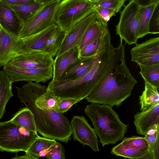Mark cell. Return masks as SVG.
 <instances>
[{"instance_id":"6da1fadb","label":"cell","mask_w":159,"mask_h":159,"mask_svg":"<svg viewBox=\"0 0 159 159\" xmlns=\"http://www.w3.org/2000/svg\"><path fill=\"white\" fill-rule=\"evenodd\" d=\"M123 41L114 48L113 61L110 71L85 98L88 102L112 107L120 106L129 97L136 80L126 64L125 46Z\"/></svg>"},{"instance_id":"7a4b0ae2","label":"cell","mask_w":159,"mask_h":159,"mask_svg":"<svg viewBox=\"0 0 159 159\" xmlns=\"http://www.w3.org/2000/svg\"><path fill=\"white\" fill-rule=\"evenodd\" d=\"M33 82L20 87H16L20 102L33 113L37 131L43 137L67 143L72 134L70 123L62 113L54 109H43L37 106L33 94Z\"/></svg>"},{"instance_id":"3957f363","label":"cell","mask_w":159,"mask_h":159,"mask_svg":"<svg viewBox=\"0 0 159 159\" xmlns=\"http://www.w3.org/2000/svg\"><path fill=\"white\" fill-rule=\"evenodd\" d=\"M111 67L109 60L98 54L88 72L82 77L73 81L52 80L46 88L53 96L72 98L79 102L85 98L97 84L108 73Z\"/></svg>"},{"instance_id":"277c9868","label":"cell","mask_w":159,"mask_h":159,"mask_svg":"<svg viewBox=\"0 0 159 159\" xmlns=\"http://www.w3.org/2000/svg\"><path fill=\"white\" fill-rule=\"evenodd\" d=\"M84 111L91 120L103 147L115 144L124 138L128 125L121 121L111 107L91 103L86 107Z\"/></svg>"},{"instance_id":"5b68a950","label":"cell","mask_w":159,"mask_h":159,"mask_svg":"<svg viewBox=\"0 0 159 159\" xmlns=\"http://www.w3.org/2000/svg\"><path fill=\"white\" fill-rule=\"evenodd\" d=\"M37 132L30 130L10 120L0 122V151L25 152L38 137Z\"/></svg>"},{"instance_id":"8992f818","label":"cell","mask_w":159,"mask_h":159,"mask_svg":"<svg viewBox=\"0 0 159 159\" xmlns=\"http://www.w3.org/2000/svg\"><path fill=\"white\" fill-rule=\"evenodd\" d=\"M95 3L88 0H61L56 11L55 23L64 32L94 12Z\"/></svg>"},{"instance_id":"52a82bcc","label":"cell","mask_w":159,"mask_h":159,"mask_svg":"<svg viewBox=\"0 0 159 159\" xmlns=\"http://www.w3.org/2000/svg\"><path fill=\"white\" fill-rule=\"evenodd\" d=\"M139 6L135 0H131L120 12L119 21L116 26V34L120 41L129 45L136 44L138 38Z\"/></svg>"},{"instance_id":"ba28073f","label":"cell","mask_w":159,"mask_h":159,"mask_svg":"<svg viewBox=\"0 0 159 159\" xmlns=\"http://www.w3.org/2000/svg\"><path fill=\"white\" fill-rule=\"evenodd\" d=\"M61 0L42 5L40 9L24 22L18 39L39 33L55 23V17Z\"/></svg>"},{"instance_id":"9c48e42d","label":"cell","mask_w":159,"mask_h":159,"mask_svg":"<svg viewBox=\"0 0 159 159\" xmlns=\"http://www.w3.org/2000/svg\"><path fill=\"white\" fill-rule=\"evenodd\" d=\"M3 70L8 76L12 83L24 81L45 83L52 78V66L39 68H22L5 65Z\"/></svg>"},{"instance_id":"30bf717a","label":"cell","mask_w":159,"mask_h":159,"mask_svg":"<svg viewBox=\"0 0 159 159\" xmlns=\"http://www.w3.org/2000/svg\"><path fill=\"white\" fill-rule=\"evenodd\" d=\"M122 140L111 149L112 154L126 158L137 159H143L148 153V145L145 137L133 136Z\"/></svg>"},{"instance_id":"8fae6325","label":"cell","mask_w":159,"mask_h":159,"mask_svg":"<svg viewBox=\"0 0 159 159\" xmlns=\"http://www.w3.org/2000/svg\"><path fill=\"white\" fill-rule=\"evenodd\" d=\"M57 25L55 23L39 33L18 39L15 48V56L34 51L48 54L47 41Z\"/></svg>"},{"instance_id":"7c38bea8","label":"cell","mask_w":159,"mask_h":159,"mask_svg":"<svg viewBox=\"0 0 159 159\" xmlns=\"http://www.w3.org/2000/svg\"><path fill=\"white\" fill-rule=\"evenodd\" d=\"M131 61L138 65L159 64V37L151 38L136 44L130 51Z\"/></svg>"},{"instance_id":"4fadbf2b","label":"cell","mask_w":159,"mask_h":159,"mask_svg":"<svg viewBox=\"0 0 159 159\" xmlns=\"http://www.w3.org/2000/svg\"><path fill=\"white\" fill-rule=\"evenodd\" d=\"M74 141H78L84 146L88 145L94 152H99L97 135L94 129L83 116H74L71 121Z\"/></svg>"},{"instance_id":"5bb4252c","label":"cell","mask_w":159,"mask_h":159,"mask_svg":"<svg viewBox=\"0 0 159 159\" xmlns=\"http://www.w3.org/2000/svg\"><path fill=\"white\" fill-rule=\"evenodd\" d=\"M96 20V16L94 12L65 32L63 41L56 56L61 55L75 46H79L86 31Z\"/></svg>"},{"instance_id":"9a60e30c","label":"cell","mask_w":159,"mask_h":159,"mask_svg":"<svg viewBox=\"0 0 159 159\" xmlns=\"http://www.w3.org/2000/svg\"><path fill=\"white\" fill-rule=\"evenodd\" d=\"M53 61L49 54L34 51L17 55L5 65L22 68H39L52 66Z\"/></svg>"},{"instance_id":"2e32d148","label":"cell","mask_w":159,"mask_h":159,"mask_svg":"<svg viewBox=\"0 0 159 159\" xmlns=\"http://www.w3.org/2000/svg\"><path fill=\"white\" fill-rule=\"evenodd\" d=\"M137 132L145 136L156 125L159 124V103L134 115Z\"/></svg>"},{"instance_id":"e0dca14e","label":"cell","mask_w":159,"mask_h":159,"mask_svg":"<svg viewBox=\"0 0 159 159\" xmlns=\"http://www.w3.org/2000/svg\"><path fill=\"white\" fill-rule=\"evenodd\" d=\"M23 22L7 4L0 1V24L18 39Z\"/></svg>"},{"instance_id":"ac0fdd59","label":"cell","mask_w":159,"mask_h":159,"mask_svg":"<svg viewBox=\"0 0 159 159\" xmlns=\"http://www.w3.org/2000/svg\"><path fill=\"white\" fill-rule=\"evenodd\" d=\"M80 50L77 46L56 56L52 65L53 74L52 80L58 81L61 75L71 66L79 61Z\"/></svg>"},{"instance_id":"d6986e66","label":"cell","mask_w":159,"mask_h":159,"mask_svg":"<svg viewBox=\"0 0 159 159\" xmlns=\"http://www.w3.org/2000/svg\"><path fill=\"white\" fill-rule=\"evenodd\" d=\"M17 40L3 28L0 31V67H3L15 56Z\"/></svg>"},{"instance_id":"ffe728a7","label":"cell","mask_w":159,"mask_h":159,"mask_svg":"<svg viewBox=\"0 0 159 159\" xmlns=\"http://www.w3.org/2000/svg\"><path fill=\"white\" fill-rule=\"evenodd\" d=\"M96 56L83 60L80 59L67 70L58 81H73L82 77L92 67Z\"/></svg>"},{"instance_id":"44dd1931","label":"cell","mask_w":159,"mask_h":159,"mask_svg":"<svg viewBox=\"0 0 159 159\" xmlns=\"http://www.w3.org/2000/svg\"><path fill=\"white\" fill-rule=\"evenodd\" d=\"M109 31L107 25L96 19L84 33L79 46V50L91 42L102 37Z\"/></svg>"},{"instance_id":"7402d4cb","label":"cell","mask_w":159,"mask_h":159,"mask_svg":"<svg viewBox=\"0 0 159 159\" xmlns=\"http://www.w3.org/2000/svg\"><path fill=\"white\" fill-rule=\"evenodd\" d=\"M8 76L2 70L0 71V120L3 116L5 109L9 99L13 95L12 84Z\"/></svg>"},{"instance_id":"603a6c76","label":"cell","mask_w":159,"mask_h":159,"mask_svg":"<svg viewBox=\"0 0 159 159\" xmlns=\"http://www.w3.org/2000/svg\"><path fill=\"white\" fill-rule=\"evenodd\" d=\"M144 83V89L139 98L141 111L159 103V89L147 82Z\"/></svg>"},{"instance_id":"cb8c5ba5","label":"cell","mask_w":159,"mask_h":159,"mask_svg":"<svg viewBox=\"0 0 159 159\" xmlns=\"http://www.w3.org/2000/svg\"><path fill=\"white\" fill-rule=\"evenodd\" d=\"M158 4H152L145 6H139L138 39L151 34L149 29L150 19L155 8Z\"/></svg>"},{"instance_id":"d4e9b609","label":"cell","mask_w":159,"mask_h":159,"mask_svg":"<svg viewBox=\"0 0 159 159\" xmlns=\"http://www.w3.org/2000/svg\"><path fill=\"white\" fill-rule=\"evenodd\" d=\"M148 145L147 154L143 159L159 158V124H157L145 135Z\"/></svg>"},{"instance_id":"484cf974","label":"cell","mask_w":159,"mask_h":159,"mask_svg":"<svg viewBox=\"0 0 159 159\" xmlns=\"http://www.w3.org/2000/svg\"><path fill=\"white\" fill-rule=\"evenodd\" d=\"M54 139L39 136L37 137L25 152L29 159H38L39 153L48 150L56 142Z\"/></svg>"},{"instance_id":"4316f807","label":"cell","mask_w":159,"mask_h":159,"mask_svg":"<svg viewBox=\"0 0 159 159\" xmlns=\"http://www.w3.org/2000/svg\"><path fill=\"white\" fill-rule=\"evenodd\" d=\"M10 120L30 130L37 132L34 115L26 107L20 108Z\"/></svg>"},{"instance_id":"83f0119b","label":"cell","mask_w":159,"mask_h":159,"mask_svg":"<svg viewBox=\"0 0 159 159\" xmlns=\"http://www.w3.org/2000/svg\"><path fill=\"white\" fill-rule=\"evenodd\" d=\"M7 4L23 22L31 16L42 5L35 1L24 4Z\"/></svg>"},{"instance_id":"f1b7e54d","label":"cell","mask_w":159,"mask_h":159,"mask_svg":"<svg viewBox=\"0 0 159 159\" xmlns=\"http://www.w3.org/2000/svg\"><path fill=\"white\" fill-rule=\"evenodd\" d=\"M139 66L140 69L139 73L144 82H147L159 89V64Z\"/></svg>"},{"instance_id":"f546056e","label":"cell","mask_w":159,"mask_h":159,"mask_svg":"<svg viewBox=\"0 0 159 159\" xmlns=\"http://www.w3.org/2000/svg\"><path fill=\"white\" fill-rule=\"evenodd\" d=\"M65 32L57 25L48 38L47 45L48 54L53 58L56 56L62 43Z\"/></svg>"},{"instance_id":"4dcf8cb0","label":"cell","mask_w":159,"mask_h":159,"mask_svg":"<svg viewBox=\"0 0 159 159\" xmlns=\"http://www.w3.org/2000/svg\"><path fill=\"white\" fill-rule=\"evenodd\" d=\"M103 36L88 44L80 50V59L83 60L96 55Z\"/></svg>"},{"instance_id":"1f68e13d","label":"cell","mask_w":159,"mask_h":159,"mask_svg":"<svg viewBox=\"0 0 159 159\" xmlns=\"http://www.w3.org/2000/svg\"><path fill=\"white\" fill-rule=\"evenodd\" d=\"M94 12L96 19L107 25L110 18L117 12L114 9L101 7H96Z\"/></svg>"},{"instance_id":"d6a6232c","label":"cell","mask_w":159,"mask_h":159,"mask_svg":"<svg viewBox=\"0 0 159 159\" xmlns=\"http://www.w3.org/2000/svg\"><path fill=\"white\" fill-rule=\"evenodd\" d=\"M53 96L57 103L56 106L54 110L57 112L62 114L66 112L73 105L79 102L78 100L74 99L62 98Z\"/></svg>"},{"instance_id":"836d02e7","label":"cell","mask_w":159,"mask_h":159,"mask_svg":"<svg viewBox=\"0 0 159 159\" xmlns=\"http://www.w3.org/2000/svg\"><path fill=\"white\" fill-rule=\"evenodd\" d=\"M45 157L48 159H65V150L62 145L56 141L49 149Z\"/></svg>"},{"instance_id":"e575fe53","label":"cell","mask_w":159,"mask_h":159,"mask_svg":"<svg viewBox=\"0 0 159 159\" xmlns=\"http://www.w3.org/2000/svg\"><path fill=\"white\" fill-rule=\"evenodd\" d=\"M128 0H102L95 3L96 7H106L114 9L118 12Z\"/></svg>"},{"instance_id":"d590c367","label":"cell","mask_w":159,"mask_h":159,"mask_svg":"<svg viewBox=\"0 0 159 159\" xmlns=\"http://www.w3.org/2000/svg\"><path fill=\"white\" fill-rule=\"evenodd\" d=\"M149 29L152 34L159 33V4L155 8L151 18Z\"/></svg>"},{"instance_id":"8d00e7d4","label":"cell","mask_w":159,"mask_h":159,"mask_svg":"<svg viewBox=\"0 0 159 159\" xmlns=\"http://www.w3.org/2000/svg\"><path fill=\"white\" fill-rule=\"evenodd\" d=\"M4 2L10 4H24L35 2L34 0H0Z\"/></svg>"},{"instance_id":"74e56055","label":"cell","mask_w":159,"mask_h":159,"mask_svg":"<svg viewBox=\"0 0 159 159\" xmlns=\"http://www.w3.org/2000/svg\"><path fill=\"white\" fill-rule=\"evenodd\" d=\"M140 7L148 6L152 4H159V0H135Z\"/></svg>"},{"instance_id":"f35d334b","label":"cell","mask_w":159,"mask_h":159,"mask_svg":"<svg viewBox=\"0 0 159 159\" xmlns=\"http://www.w3.org/2000/svg\"><path fill=\"white\" fill-rule=\"evenodd\" d=\"M35 2L39 3L41 5L46 4L53 2L56 0H34Z\"/></svg>"},{"instance_id":"ab89813d","label":"cell","mask_w":159,"mask_h":159,"mask_svg":"<svg viewBox=\"0 0 159 159\" xmlns=\"http://www.w3.org/2000/svg\"><path fill=\"white\" fill-rule=\"evenodd\" d=\"M91 2L93 3H96L98 2H100L102 0H88Z\"/></svg>"},{"instance_id":"60d3db41","label":"cell","mask_w":159,"mask_h":159,"mask_svg":"<svg viewBox=\"0 0 159 159\" xmlns=\"http://www.w3.org/2000/svg\"><path fill=\"white\" fill-rule=\"evenodd\" d=\"M2 26H1V25L0 24V31L2 30Z\"/></svg>"},{"instance_id":"b9f144b4","label":"cell","mask_w":159,"mask_h":159,"mask_svg":"<svg viewBox=\"0 0 159 159\" xmlns=\"http://www.w3.org/2000/svg\"></svg>"}]
</instances>
